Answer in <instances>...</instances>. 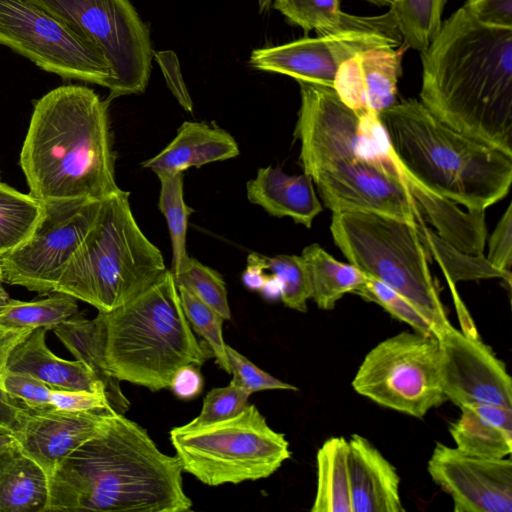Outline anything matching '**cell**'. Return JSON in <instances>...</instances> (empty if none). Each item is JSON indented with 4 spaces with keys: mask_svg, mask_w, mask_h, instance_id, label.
<instances>
[{
    "mask_svg": "<svg viewBox=\"0 0 512 512\" xmlns=\"http://www.w3.org/2000/svg\"><path fill=\"white\" fill-rule=\"evenodd\" d=\"M300 163L332 212L422 220L379 116L346 106L333 87L298 82Z\"/></svg>",
    "mask_w": 512,
    "mask_h": 512,
    "instance_id": "obj_1",
    "label": "cell"
},
{
    "mask_svg": "<svg viewBox=\"0 0 512 512\" xmlns=\"http://www.w3.org/2000/svg\"><path fill=\"white\" fill-rule=\"evenodd\" d=\"M420 102L442 123L512 155V29L461 7L421 52Z\"/></svg>",
    "mask_w": 512,
    "mask_h": 512,
    "instance_id": "obj_2",
    "label": "cell"
},
{
    "mask_svg": "<svg viewBox=\"0 0 512 512\" xmlns=\"http://www.w3.org/2000/svg\"><path fill=\"white\" fill-rule=\"evenodd\" d=\"M178 458L164 454L148 432L111 412L48 480L45 512H188Z\"/></svg>",
    "mask_w": 512,
    "mask_h": 512,
    "instance_id": "obj_3",
    "label": "cell"
},
{
    "mask_svg": "<svg viewBox=\"0 0 512 512\" xmlns=\"http://www.w3.org/2000/svg\"><path fill=\"white\" fill-rule=\"evenodd\" d=\"M108 105L82 85L59 86L35 102L20 153L30 195L102 200L120 190Z\"/></svg>",
    "mask_w": 512,
    "mask_h": 512,
    "instance_id": "obj_4",
    "label": "cell"
},
{
    "mask_svg": "<svg viewBox=\"0 0 512 512\" xmlns=\"http://www.w3.org/2000/svg\"><path fill=\"white\" fill-rule=\"evenodd\" d=\"M378 116L409 190L424 188L468 211H485L508 194L512 155L450 128L416 99Z\"/></svg>",
    "mask_w": 512,
    "mask_h": 512,
    "instance_id": "obj_5",
    "label": "cell"
},
{
    "mask_svg": "<svg viewBox=\"0 0 512 512\" xmlns=\"http://www.w3.org/2000/svg\"><path fill=\"white\" fill-rule=\"evenodd\" d=\"M97 316L103 325L107 369L120 382L156 392L169 388L181 366L201 367L213 356L194 335L169 269L130 301Z\"/></svg>",
    "mask_w": 512,
    "mask_h": 512,
    "instance_id": "obj_6",
    "label": "cell"
},
{
    "mask_svg": "<svg viewBox=\"0 0 512 512\" xmlns=\"http://www.w3.org/2000/svg\"><path fill=\"white\" fill-rule=\"evenodd\" d=\"M129 195L120 189L102 199L97 219L63 268L54 292L109 312L166 272L161 251L134 218Z\"/></svg>",
    "mask_w": 512,
    "mask_h": 512,
    "instance_id": "obj_7",
    "label": "cell"
},
{
    "mask_svg": "<svg viewBox=\"0 0 512 512\" xmlns=\"http://www.w3.org/2000/svg\"><path fill=\"white\" fill-rule=\"evenodd\" d=\"M330 231L349 263L410 300L441 331L451 324L417 223L375 212H333Z\"/></svg>",
    "mask_w": 512,
    "mask_h": 512,
    "instance_id": "obj_8",
    "label": "cell"
},
{
    "mask_svg": "<svg viewBox=\"0 0 512 512\" xmlns=\"http://www.w3.org/2000/svg\"><path fill=\"white\" fill-rule=\"evenodd\" d=\"M169 435L183 472L208 486L268 478L291 457L285 434L254 404L226 420L174 427Z\"/></svg>",
    "mask_w": 512,
    "mask_h": 512,
    "instance_id": "obj_9",
    "label": "cell"
},
{
    "mask_svg": "<svg viewBox=\"0 0 512 512\" xmlns=\"http://www.w3.org/2000/svg\"><path fill=\"white\" fill-rule=\"evenodd\" d=\"M352 387L382 407L423 418L447 400L438 339L415 331L386 338L365 355Z\"/></svg>",
    "mask_w": 512,
    "mask_h": 512,
    "instance_id": "obj_10",
    "label": "cell"
},
{
    "mask_svg": "<svg viewBox=\"0 0 512 512\" xmlns=\"http://www.w3.org/2000/svg\"><path fill=\"white\" fill-rule=\"evenodd\" d=\"M102 52L113 73L108 101L145 91L153 56L149 30L129 0H31Z\"/></svg>",
    "mask_w": 512,
    "mask_h": 512,
    "instance_id": "obj_11",
    "label": "cell"
},
{
    "mask_svg": "<svg viewBox=\"0 0 512 512\" xmlns=\"http://www.w3.org/2000/svg\"><path fill=\"white\" fill-rule=\"evenodd\" d=\"M0 45L63 79L112 85L96 45L31 0H0Z\"/></svg>",
    "mask_w": 512,
    "mask_h": 512,
    "instance_id": "obj_12",
    "label": "cell"
},
{
    "mask_svg": "<svg viewBox=\"0 0 512 512\" xmlns=\"http://www.w3.org/2000/svg\"><path fill=\"white\" fill-rule=\"evenodd\" d=\"M403 39L389 11L378 16L348 14L337 30L252 51L250 65L290 76L297 82L333 87L339 67L356 54L375 48H398Z\"/></svg>",
    "mask_w": 512,
    "mask_h": 512,
    "instance_id": "obj_13",
    "label": "cell"
},
{
    "mask_svg": "<svg viewBox=\"0 0 512 512\" xmlns=\"http://www.w3.org/2000/svg\"><path fill=\"white\" fill-rule=\"evenodd\" d=\"M42 215L30 236L0 257L2 281L45 295L54 292L63 268L99 214L102 200L42 201Z\"/></svg>",
    "mask_w": 512,
    "mask_h": 512,
    "instance_id": "obj_14",
    "label": "cell"
},
{
    "mask_svg": "<svg viewBox=\"0 0 512 512\" xmlns=\"http://www.w3.org/2000/svg\"><path fill=\"white\" fill-rule=\"evenodd\" d=\"M437 339L447 400L459 408L470 403L512 408V382L506 366L477 334L450 324Z\"/></svg>",
    "mask_w": 512,
    "mask_h": 512,
    "instance_id": "obj_15",
    "label": "cell"
},
{
    "mask_svg": "<svg viewBox=\"0 0 512 512\" xmlns=\"http://www.w3.org/2000/svg\"><path fill=\"white\" fill-rule=\"evenodd\" d=\"M427 470L450 495L455 512H511L512 462L510 458L474 456L436 443Z\"/></svg>",
    "mask_w": 512,
    "mask_h": 512,
    "instance_id": "obj_16",
    "label": "cell"
},
{
    "mask_svg": "<svg viewBox=\"0 0 512 512\" xmlns=\"http://www.w3.org/2000/svg\"><path fill=\"white\" fill-rule=\"evenodd\" d=\"M111 412L115 411L69 412L27 407L12 435L21 451L42 468L49 480L59 464L94 435Z\"/></svg>",
    "mask_w": 512,
    "mask_h": 512,
    "instance_id": "obj_17",
    "label": "cell"
},
{
    "mask_svg": "<svg viewBox=\"0 0 512 512\" xmlns=\"http://www.w3.org/2000/svg\"><path fill=\"white\" fill-rule=\"evenodd\" d=\"M402 52L375 48L356 54L338 69L333 89L341 101L358 113L379 115L395 104Z\"/></svg>",
    "mask_w": 512,
    "mask_h": 512,
    "instance_id": "obj_18",
    "label": "cell"
},
{
    "mask_svg": "<svg viewBox=\"0 0 512 512\" xmlns=\"http://www.w3.org/2000/svg\"><path fill=\"white\" fill-rule=\"evenodd\" d=\"M348 442L352 511H405L396 468L362 435L353 434Z\"/></svg>",
    "mask_w": 512,
    "mask_h": 512,
    "instance_id": "obj_19",
    "label": "cell"
},
{
    "mask_svg": "<svg viewBox=\"0 0 512 512\" xmlns=\"http://www.w3.org/2000/svg\"><path fill=\"white\" fill-rule=\"evenodd\" d=\"M46 332L37 328L19 340L6 355L2 369L28 374L53 390L105 394L104 385L84 362L62 359L48 348Z\"/></svg>",
    "mask_w": 512,
    "mask_h": 512,
    "instance_id": "obj_20",
    "label": "cell"
},
{
    "mask_svg": "<svg viewBox=\"0 0 512 512\" xmlns=\"http://www.w3.org/2000/svg\"><path fill=\"white\" fill-rule=\"evenodd\" d=\"M248 200L262 207L269 215L290 217L310 228L322 211L311 177L288 175L281 168H260L255 178L246 184Z\"/></svg>",
    "mask_w": 512,
    "mask_h": 512,
    "instance_id": "obj_21",
    "label": "cell"
},
{
    "mask_svg": "<svg viewBox=\"0 0 512 512\" xmlns=\"http://www.w3.org/2000/svg\"><path fill=\"white\" fill-rule=\"evenodd\" d=\"M239 155V146L227 131L203 122H183L176 136L142 167L183 173L191 167L224 161Z\"/></svg>",
    "mask_w": 512,
    "mask_h": 512,
    "instance_id": "obj_22",
    "label": "cell"
},
{
    "mask_svg": "<svg viewBox=\"0 0 512 512\" xmlns=\"http://www.w3.org/2000/svg\"><path fill=\"white\" fill-rule=\"evenodd\" d=\"M460 416L449 433L459 450L483 458H506L512 452V408L470 403L460 407Z\"/></svg>",
    "mask_w": 512,
    "mask_h": 512,
    "instance_id": "obj_23",
    "label": "cell"
},
{
    "mask_svg": "<svg viewBox=\"0 0 512 512\" xmlns=\"http://www.w3.org/2000/svg\"><path fill=\"white\" fill-rule=\"evenodd\" d=\"M53 332L70 353L84 362L102 382L111 408L116 413L125 414L130 408V401L122 392L120 381L107 369L100 318L87 319L77 313L56 326Z\"/></svg>",
    "mask_w": 512,
    "mask_h": 512,
    "instance_id": "obj_24",
    "label": "cell"
},
{
    "mask_svg": "<svg viewBox=\"0 0 512 512\" xmlns=\"http://www.w3.org/2000/svg\"><path fill=\"white\" fill-rule=\"evenodd\" d=\"M48 478L16 444L0 453V512H45Z\"/></svg>",
    "mask_w": 512,
    "mask_h": 512,
    "instance_id": "obj_25",
    "label": "cell"
},
{
    "mask_svg": "<svg viewBox=\"0 0 512 512\" xmlns=\"http://www.w3.org/2000/svg\"><path fill=\"white\" fill-rule=\"evenodd\" d=\"M317 485L312 512H353L350 493L349 442L328 438L316 455Z\"/></svg>",
    "mask_w": 512,
    "mask_h": 512,
    "instance_id": "obj_26",
    "label": "cell"
},
{
    "mask_svg": "<svg viewBox=\"0 0 512 512\" xmlns=\"http://www.w3.org/2000/svg\"><path fill=\"white\" fill-rule=\"evenodd\" d=\"M303 257L310 278L311 299L322 310H331L347 293H354L368 276L351 263L336 260L317 243L306 246Z\"/></svg>",
    "mask_w": 512,
    "mask_h": 512,
    "instance_id": "obj_27",
    "label": "cell"
},
{
    "mask_svg": "<svg viewBox=\"0 0 512 512\" xmlns=\"http://www.w3.org/2000/svg\"><path fill=\"white\" fill-rule=\"evenodd\" d=\"M417 229L428 255L438 263L446 280L456 284L459 281L499 278L511 285V271L496 268L484 254L472 255L458 250L428 228L423 219L417 222Z\"/></svg>",
    "mask_w": 512,
    "mask_h": 512,
    "instance_id": "obj_28",
    "label": "cell"
},
{
    "mask_svg": "<svg viewBox=\"0 0 512 512\" xmlns=\"http://www.w3.org/2000/svg\"><path fill=\"white\" fill-rule=\"evenodd\" d=\"M77 313V299L62 292H54L47 298L33 301L9 299L0 307V327L53 330Z\"/></svg>",
    "mask_w": 512,
    "mask_h": 512,
    "instance_id": "obj_29",
    "label": "cell"
},
{
    "mask_svg": "<svg viewBox=\"0 0 512 512\" xmlns=\"http://www.w3.org/2000/svg\"><path fill=\"white\" fill-rule=\"evenodd\" d=\"M160 181L158 207L164 215L172 248L171 268L175 276L188 259L186 237L189 216L192 212L184 201L183 173L153 170Z\"/></svg>",
    "mask_w": 512,
    "mask_h": 512,
    "instance_id": "obj_30",
    "label": "cell"
},
{
    "mask_svg": "<svg viewBox=\"0 0 512 512\" xmlns=\"http://www.w3.org/2000/svg\"><path fill=\"white\" fill-rule=\"evenodd\" d=\"M447 0H393L388 10L403 42L423 52L428 48L442 24Z\"/></svg>",
    "mask_w": 512,
    "mask_h": 512,
    "instance_id": "obj_31",
    "label": "cell"
},
{
    "mask_svg": "<svg viewBox=\"0 0 512 512\" xmlns=\"http://www.w3.org/2000/svg\"><path fill=\"white\" fill-rule=\"evenodd\" d=\"M42 211V201L0 182V257L30 236Z\"/></svg>",
    "mask_w": 512,
    "mask_h": 512,
    "instance_id": "obj_32",
    "label": "cell"
},
{
    "mask_svg": "<svg viewBox=\"0 0 512 512\" xmlns=\"http://www.w3.org/2000/svg\"><path fill=\"white\" fill-rule=\"evenodd\" d=\"M353 294L381 306L394 319L406 323L417 333L437 338L441 332L436 323L419 307L372 277H368Z\"/></svg>",
    "mask_w": 512,
    "mask_h": 512,
    "instance_id": "obj_33",
    "label": "cell"
},
{
    "mask_svg": "<svg viewBox=\"0 0 512 512\" xmlns=\"http://www.w3.org/2000/svg\"><path fill=\"white\" fill-rule=\"evenodd\" d=\"M181 306L191 328L203 339L218 366L230 374V366L223 338L225 319L211 306L182 286H177Z\"/></svg>",
    "mask_w": 512,
    "mask_h": 512,
    "instance_id": "obj_34",
    "label": "cell"
},
{
    "mask_svg": "<svg viewBox=\"0 0 512 512\" xmlns=\"http://www.w3.org/2000/svg\"><path fill=\"white\" fill-rule=\"evenodd\" d=\"M274 7L291 24L318 35L339 29L348 15L338 0H274Z\"/></svg>",
    "mask_w": 512,
    "mask_h": 512,
    "instance_id": "obj_35",
    "label": "cell"
},
{
    "mask_svg": "<svg viewBox=\"0 0 512 512\" xmlns=\"http://www.w3.org/2000/svg\"><path fill=\"white\" fill-rule=\"evenodd\" d=\"M174 279L177 286L187 289L225 320L231 319L226 284L216 270L189 256Z\"/></svg>",
    "mask_w": 512,
    "mask_h": 512,
    "instance_id": "obj_36",
    "label": "cell"
},
{
    "mask_svg": "<svg viewBox=\"0 0 512 512\" xmlns=\"http://www.w3.org/2000/svg\"><path fill=\"white\" fill-rule=\"evenodd\" d=\"M266 270L279 281L280 300L284 305L299 312H306L307 301L311 299V284L303 257L287 254L266 257Z\"/></svg>",
    "mask_w": 512,
    "mask_h": 512,
    "instance_id": "obj_37",
    "label": "cell"
},
{
    "mask_svg": "<svg viewBox=\"0 0 512 512\" xmlns=\"http://www.w3.org/2000/svg\"><path fill=\"white\" fill-rule=\"evenodd\" d=\"M251 394L233 382L225 387L210 390L204 397L200 414L189 425H205L229 419L248 405Z\"/></svg>",
    "mask_w": 512,
    "mask_h": 512,
    "instance_id": "obj_38",
    "label": "cell"
},
{
    "mask_svg": "<svg viewBox=\"0 0 512 512\" xmlns=\"http://www.w3.org/2000/svg\"><path fill=\"white\" fill-rule=\"evenodd\" d=\"M226 353L230 366V374L234 384L252 394L264 390H292L298 388L283 382L263 371L240 352L226 344Z\"/></svg>",
    "mask_w": 512,
    "mask_h": 512,
    "instance_id": "obj_39",
    "label": "cell"
},
{
    "mask_svg": "<svg viewBox=\"0 0 512 512\" xmlns=\"http://www.w3.org/2000/svg\"><path fill=\"white\" fill-rule=\"evenodd\" d=\"M0 388L30 409L53 408L50 402L53 389L28 374L0 369Z\"/></svg>",
    "mask_w": 512,
    "mask_h": 512,
    "instance_id": "obj_40",
    "label": "cell"
},
{
    "mask_svg": "<svg viewBox=\"0 0 512 512\" xmlns=\"http://www.w3.org/2000/svg\"><path fill=\"white\" fill-rule=\"evenodd\" d=\"M487 260L496 268L511 271L512 264V205L499 219L488 241Z\"/></svg>",
    "mask_w": 512,
    "mask_h": 512,
    "instance_id": "obj_41",
    "label": "cell"
},
{
    "mask_svg": "<svg viewBox=\"0 0 512 512\" xmlns=\"http://www.w3.org/2000/svg\"><path fill=\"white\" fill-rule=\"evenodd\" d=\"M462 7L483 25L512 29V0H467Z\"/></svg>",
    "mask_w": 512,
    "mask_h": 512,
    "instance_id": "obj_42",
    "label": "cell"
},
{
    "mask_svg": "<svg viewBox=\"0 0 512 512\" xmlns=\"http://www.w3.org/2000/svg\"><path fill=\"white\" fill-rule=\"evenodd\" d=\"M53 408L69 412H86L101 409L113 410L103 393L78 390H52Z\"/></svg>",
    "mask_w": 512,
    "mask_h": 512,
    "instance_id": "obj_43",
    "label": "cell"
},
{
    "mask_svg": "<svg viewBox=\"0 0 512 512\" xmlns=\"http://www.w3.org/2000/svg\"><path fill=\"white\" fill-rule=\"evenodd\" d=\"M154 56L159 63L170 91L178 103L185 111L192 112L193 103L184 83L175 53L173 51H159L154 53Z\"/></svg>",
    "mask_w": 512,
    "mask_h": 512,
    "instance_id": "obj_44",
    "label": "cell"
},
{
    "mask_svg": "<svg viewBox=\"0 0 512 512\" xmlns=\"http://www.w3.org/2000/svg\"><path fill=\"white\" fill-rule=\"evenodd\" d=\"M200 368L194 364H187L176 370L169 385L176 397L181 400H192L202 392L204 379Z\"/></svg>",
    "mask_w": 512,
    "mask_h": 512,
    "instance_id": "obj_45",
    "label": "cell"
},
{
    "mask_svg": "<svg viewBox=\"0 0 512 512\" xmlns=\"http://www.w3.org/2000/svg\"><path fill=\"white\" fill-rule=\"evenodd\" d=\"M26 409L24 404L11 398L0 388V432L12 434L20 424Z\"/></svg>",
    "mask_w": 512,
    "mask_h": 512,
    "instance_id": "obj_46",
    "label": "cell"
},
{
    "mask_svg": "<svg viewBox=\"0 0 512 512\" xmlns=\"http://www.w3.org/2000/svg\"><path fill=\"white\" fill-rule=\"evenodd\" d=\"M247 268L242 274V282L249 290L260 291L267 275L266 270V257L251 253L247 258Z\"/></svg>",
    "mask_w": 512,
    "mask_h": 512,
    "instance_id": "obj_47",
    "label": "cell"
},
{
    "mask_svg": "<svg viewBox=\"0 0 512 512\" xmlns=\"http://www.w3.org/2000/svg\"><path fill=\"white\" fill-rule=\"evenodd\" d=\"M31 331L0 327V367H3L6 355L10 349Z\"/></svg>",
    "mask_w": 512,
    "mask_h": 512,
    "instance_id": "obj_48",
    "label": "cell"
},
{
    "mask_svg": "<svg viewBox=\"0 0 512 512\" xmlns=\"http://www.w3.org/2000/svg\"><path fill=\"white\" fill-rule=\"evenodd\" d=\"M262 296L269 301H274L281 298V288L279 281L273 275H267V278L260 289Z\"/></svg>",
    "mask_w": 512,
    "mask_h": 512,
    "instance_id": "obj_49",
    "label": "cell"
},
{
    "mask_svg": "<svg viewBox=\"0 0 512 512\" xmlns=\"http://www.w3.org/2000/svg\"><path fill=\"white\" fill-rule=\"evenodd\" d=\"M16 440L11 433L0 432V453L15 446Z\"/></svg>",
    "mask_w": 512,
    "mask_h": 512,
    "instance_id": "obj_50",
    "label": "cell"
},
{
    "mask_svg": "<svg viewBox=\"0 0 512 512\" xmlns=\"http://www.w3.org/2000/svg\"><path fill=\"white\" fill-rule=\"evenodd\" d=\"M9 299V295L2 285V280H0V307L3 306Z\"/></svg>",
    "mask_w": 512,
    "mask_h": 512,
    "instance_id": "obj_51",
    "label": "cell"
},
{
    "mask_svg": "<svg viewBox=\"0 0 512 512\" xmlns=\"http://www.w3.org/2000/svg\"><path fill=\"white\" fill-rule=\"evenodd\" d=\"M378 6H390L393 0H364Z\"/></svg>",
    "mask_w": 512,
    "mask_h": 512,
    "instance_id": "obj_52",
    "label": "cell"
},
{
    "mask_svg": "<svg viewBox=\"0 0 512 512\" xmlns=\"http://www.w3.org/2000/svg\"><path fill=\"white\" fill-rule=\"evenodd\" d=\"M258 3H259L260 11L263 12V11H266L267 9H269V7L272 3V0H258Z\"/></svg>",
    "mask_w": 512,
    "mask_h": 512,
    "instance_id": "obj_53",
    "label": "cell"
},
{
    "mask_svg": "<svg viewBox=\"0 0 512 512\" xmlns=\"http://www.w3.org/2000/svg\"><path fill=\"white\" fill-rule=\"evenodd\" d=\"M0 280H2V272H1V269H0Z\"/></svg>",
    "mask_w": 512,
    "mask_h": 512,
    "instance_id": "obj_54",
    "label": "cell"
}]
</instances>
